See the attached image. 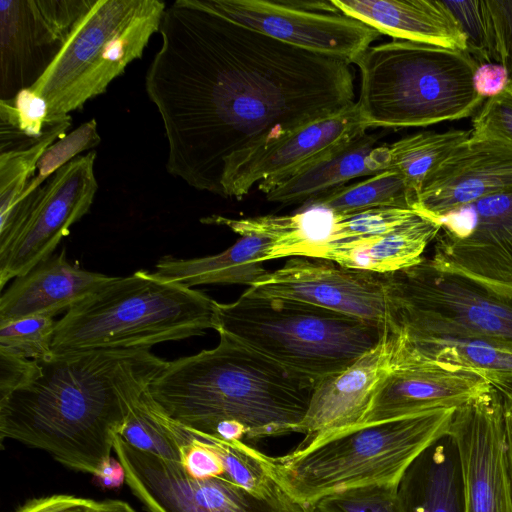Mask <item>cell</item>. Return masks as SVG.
Here are the masks:
<instances>
[{"label":"cell","mask_w":512,"mask_h":512,"mask_svg":"<svg viewBox=\"0 0 512 512\" xmlns=\"http://www.w3.org/2000/svg\"><path fill=\"white\" fill-rule=\"evenodd\" d=\"M217 302L205 293L138 270L108 283L57 321L54 355L101 349H149L216 327Z\"/></svg>","instance_id":"5b68a950"},{"label":"cell","mask_w":512,"mask_h":512,"mask_svg":"<svg viewBox=\"0 0 512 512\" xmlns=\"http://www.w3.org/2000/svg\"><path fill=\"white\" fill-rule=\"evenodd\" d=\"M512 190V145L470 136L425 179L414 210L435 221L484 197Z\"/></svg>","instance_id":"e0dca14e"},{"label":"cell","mask_w":512,"mask_h":512,"mask_svg":"<svg viewBox=\"0 0 512 512\" xmlns=\"http://www.w3.org/2000/svg\"><path fill=\"white\" fill-rule=\"evenodd\" d=\"M124 480L149 512H304L287 493L265 497L227 477L194 478L178 461L140 451L114 436Z\"/></svg>","instance_id":"30bf717a"},{"label":"cell","mask_w":512,"mask_h":512,"mask_svg":"<svg viewBox=\"0 0 512 512\" xmlns=\"http://www.w3.org/2000/svg\"><path fill=\"white\" fill-rule=\"evenodd\" d=\"M49 123V105L30 87L0 100V152L22 150L38 142Z\"/></svg>","instance_id":"4dcf8cb0"},{"label":"cell","mask_w":512,"mask_h":512,"mask_svg":"<svg viewBox=\"0 0 512 512\" xmlns=\"http://www.w3.org/2000/svg\"><path fill=\"white\" fill-rule=\"evenodd\" d=\"M378 135L364 133L343 149L285 176L258 183L269 202L305 204L353 178L373 176L390 169L389 146L375 147Z\"/></svg>","instance_id":"603a6c76"},{"label":"cell","mask_w":512,"mask_h":512,"mask_svg":"<svg viewBox=\"0 0 512 512\" xmlns=\"http://www.w3.org/2000/svg\"><path fill=\"white\" fill-rule=\"evenodd\" d=\"M458 465L461 512H512L503 398L492 387L455 411L447 436Z\"/></svg>","instance_id":"8fae6325"},{"label":"cell","mask_w":512,"mask_h":512,"mask_svg":"<svg viewBox=\"0 0 512 512\" xmlns=\"http://www.w3.org/2000/svg\"><path fill=\"white\" fill-rule=\"evenodd\" d=\"M490 382L504 396L512 400V378L495 379Z\"/></svg>","instance_id":"7dc6e473"},{"label":"cell","mask_w":512,"mask_h":512,"mask_svg":"<svg viewBox=\"0 0 512 512\" xmlns=\"http://www.w3.org/2000/svg\"><path fill=\"white\" fill-rule=\"evenodd\" d=\"M165 10L160 0H92L30 87L48 102L49 123L104 93L128 64L141 58Z\"/></svg>","instance_id":"ba28073f"},{"label":"cell","mask_w":512,"mask_h":512,"mask_svg":"<svg viewBox=\"0 0 512 512\" xmlns=\"http://www.w3.org/2000/svg\"><path fill=\"white\" fill-rule=\"evenodd\" d=\"M331 1L344 15L393 39L468 52L467 37L444 1Z\"/></svg>","instance_id":"44dd1931"},{"label":"cell","mask_w":512,"mask_h":512,"mask_svg":"<svg viewBox=\"0 0 512 512\" xmlns=\"http://www.w3.org/2000/svg\"><path fill=\"white\" fill-rule=\"evenodd\" d=\"M367 129L356 102L312 121L249 153L224 180L222 197L241 199L260 181L285 176L332 155Z\"/></svg>","instance_id":"2e32d148"},{"label":"cell","mask_w":512,"mask_h":512,"mask_svg":"<svg viewBox=\"0 0 512 512\" xmlns=\"http://www.w3.org/2000/svg\"><path fill=\"white\" fill-rule=\"evenodd\" d=\"M114 276L70 263L65 250L53 253L14 279L0 297V323L32 316L53 317L108 283Z\"/></svg>","instance_id":"ffe728a7"},{"label":"cell","mask_w":512,"mask_h":512,"mask_svg":"<svg viewBox=\"0 0 512 512\" xmlns=\"http://www.w3.org/2000/svg\"><path fill=\"white\" fill-rule=\"evenodd\" d=\"M470 136L471 129H450L421 131L403 137L389 146L390 169L398 172L418 197L428 175Z\"/></svg>","instance_id":"f546056e"},{"label":"cell","mask_w":512,"mask_h":512,"mask_svg":"<svg viewBox=\"0 0 512 512\" xmlns=\"http://www.w3.org/2000/svg\"><path fill=\"white\" fill-rule=\"evenodd\" d=\"M473 88L482 98L499 95L510 83L507 68L497 62L479 64L472 77Z\"/></svg>","instance_id":"ee69618b"},{"label":"cell","mask_w":512,"mask_h":512,"mask_svg":"<svg viewBox=\"0 0 512 512\" xmlns=\"http://www.w3.org/2000/svg\"><path fill=\"white\" fill-rule=\"evenodd\" d=\"M394 337L397 365L436 363L474 370L490 381L512 378V348L505 345L453 334Z\"/></svg>","instance_id":"484cf974"},{"label":"cell","mask_w":512,"mask_h":512,"mask_svg":"<svg viewBox=\"0 0 512 512\" xmlns=\"http://www.w3.org/2000/svg\"><path fill=\"white\" fill-rule=\"evenodd\" d=\"M456 409L359 424L301 442L285 455L269 456L272 474L303 508L351 488L400 485L412 464L447 438Z\"/></svg>","instance_id":"277c9868"},{"label":"cell","mask_w":512,"mask_h":512,"mask_svg":"<svg viewBox=\"0 0 512 512\" xmlns=\"http://www.w3.org/2000/svg\"><path fill=\"white\" fill-rule=\"evenodd\" d=\"M38 371V361L0 350V398L28 384Z\"/></svg>","instance_id":"b9f144b4"},{"label":"cell","mask_w":512,"mask_h":512,"mask_svg":"<svg viewBox=\"0 0 512 512\" xmlns=\"http://www.w3.org/2000/svg\"><path fill=\"white\" fill-rule=\"evenodd\" d=\"M354 63L361 75L356 104L367 128L459 120L485 101L473 88L479 64L468 52L393 39L370 46Z\"/></svg>","instance_id":"8992f818"},{"label":"cell","mask_w":512,"mask_h":512,"mask_svg":"<svg viewBox=\"0 0 512 512\" xmlns=\"http://www.w3.org/2000/svg\"><path fill=\"white\" fill-rule=\"evenodd\" d=\"M271 247L269 238L244 235L215 255L191 259L163 257L156 263L154 273L189 288L203 284L252 287L270 272L265 269L264 262Z\"/></svg>","instance_id":"d4e9b609"},{"label":"cell","mask_w":512,"mask_h":512,"mask_svg":"<svg viewBox=\"0 0 512 512\" xmlns=\"http://www.w3.org/2000/svg\"><path fill=\"white\" fill-rule=\"evenodd\" d=\"M416 202L417 196L403 177L389 169L358 183L337 186L311 198L304 206L349 214L375 208L414 210Z\"/></svg>","instance_id":"f1b7e54d"},{"label":"cell","mask_w":512,"mask_h":512,"mask_svg":"<svg viewBox=\"0 0 512 512\" xmlns=\"http://www.w3.org/2000/svg\"><path fill=\"white\" fill-rule=\"evenodd\" d=\"M34 0L0 1L1 99L31 87L61 48Z\"/></svg>","instance_id":"7402d4cb"},{"label":"cell","mask_w":512,"mask_h":512,"mask_svg":"<svg viewBox=\"0 0 512 512\" xmlns=\"http://www.w3.org/2000/svg\"><path fill=\"white\" fill-rule=\"evenodd\" d=\"M243 294L308 303L371 322L390 333L388 274L352 269L323 258L293 256Z\"/></svg>","instance_id":"7c38bea8"},{"label":"cell","mask_w":512,"mask_h":512,"mask_svg":"<svg viewBox=\"0 0 512 512\" xmlns=\"http://www.w3.org/2000/svg\"><path fill=\"white\" fill-rule=\"evenodd\" d=\"M57 321L49 316H32L0 323V350L31 360H46L53 354Z\"/></svg>","instance_id":"836d02e7"},{"label":"cell","mask_w":512,"mask_h":512,"mask_svg":"<svg viewBox=\"0 0 512 512\" xmlns=\"http://www.w3.org/2000/svg\"><path fill=\"white\" fill-rule=\"evenodd\" d=\"M145 76L168 143L167 171L200 191L251 152L354 104L350 64L282 43L206 8H166Z\"/></svg>","instance_id":"6da1fadb"},{"label":"cell","mask_w":512,"mask_h":512,"mask_svg":"<svg viewBox=\"0 0 512 512\" xmlns=\"http://www.w3.org/2000/svg\"><path fill=\"white\" fill-rule=\"evenodd\" d=\"M461 25L468 44V53L478 64L488 63L485 22L481 0L444 1Z\"/></svg>","instance_id":"ab89813d"},{"label":"cell","mask_w":512,"mask_h":512,"mask_svg":"<svg viewBox=\"0 0 512 512\" xmlns=\"http://www.w3.org/2000/svg\"><path fill=\"white\" fill-rule=\"evenodd\" d=\"M71 126V117L47 126L43 137L22 150L0 153V217L5 216L23 193L44 151Z\"/></svg>","instance_id":"1f68e13d"},{"label":"cell","mask_w":512,"mask_h":512,"mask_svg":"<svg viewBox=\"0 0 512 512\" xmlns=\"http://www.w3.org/2000/svg\"><path fill=\"white\" fill-rule=\"evenodd\" d=\"M97 154L79 155L36 189L30 211L11 242L0 250V289L51 256L70 228L86 215L98 184Z\"/></svg>","instance_id":"4fadbf2b"},{"label":"cell","mask_w":512,"mask_h":512,"mask_svg":"<svg viewBox=\"0 0 512 512\" xmlns=\"http://www.w3.org/2000/svg\"><path fill=\"white\" fill-rule=\"evenodd\" d=\"M500 392V391H499ZM501 393V392H500ZM503 398V415H504V428H505V437H506V446H507V458L509 471L512 481V400L504 396Z\"/></svg>","instance_id":"f6af8a7d"},{"label":"cell","mask_w":512,"mask_h":512,"mask_svg":"<svg viewBox=\"0 0 512 512\" xmlns=\"http://www.w3.org/2000/svg\"><path fill=\"white\" fill-rule=\"evenodd\" d=\"M37 361V360H36ZM167 361L149 349H101L39 360L37 375L0 398V438L101 477L114 436Z\"/></svg>","instance_id":"7a4b0ae2"},{"label":"cell","mask_w":512,"mask_h":512,"mask_svg":"<svg viewBox=\"0 0 512 512\" xmlns=\"http://www.w3.org/2000/svg\"><path fill=\"white\" fill-rule=\"evenodd\" d=\"M334 214L322 208H310L293 215H266L232 219L220 215L202 218L205 224L226 226L244 235L269 238L272 247L266 261L287 256L315 257L330 240Z\"/></svg>","instance_id":"4316f807"},{"label":"cell","mask_w":512,"mask_h":512,"mask_svg":"<svg viewBox=\"0 0 512 512\" xmlns=\"http://www.w3.org/2000/svg\"><path fill=\"white\" fill-rule=\"evenodd\" d=\"M488 62L504 65L512 82V0H481Z\"/></svg>","instance_id":"74e56055"},{"label":"cell","mask_w":512,"mask_h":512,"mask_svg":"<svg viewBox=\"0 0 512 512\" xmlns=\"http://www.w3.org/2000/svg\"><path fill=\"white\" fill-rule=\"evenodd\" d=\"M399 492L406 512H461L456 456L438 442L408 469Z\"/></svg>","instance_id":"83f0119b"},{"label":"cell","mask_w":512,"mask_h":512,"mask_svg":"<svg viewBox=\"0 0 512 512\" xmlns=\"http://www.w3.org/2000/svg\"><path fill=\"white\" fill-rule=\"evenodd\" d=\"M396 484H372L347 489L316 502L323 512H406Z\"/></svg>","instance_id":"d590c367"},{"label":"cell","mask_w":512,"mask_h":512,"mask_svg":"<svg viewBox=\"0 0 512 512\" xmlns=\"http://www.w3.org/2000/svg\"><path fill=\"white\" fill-rule=\"evenodd\" d=\"M435 263L512 287V190L457 207L440 216Z\"/></svg>","instance_id":"9a60e30c"},{"label":"cell","mask_w":512,"mask_h":512,"mask_svg":"<svg viewBox=\"0 0 512 512\" xmlns=\"http://www.w3.org/2000/svg\"><path fill=\"white\" fill-rule=\"evenodd\" d=\"M100 512H136L127 502L122 500H105Z\"/></svg>","instance_id":"bcb514c9"},{"label":"cell","mask_w":512,"mask_h":512,"mask_svg":"<svg viewBox=\"0 0 512 512\" xmlns=\"http://www.w3.org/2000/svg\"><path fill=\"white\" fill-rule=\"evenodd\" d=\"M492 387L483 374L436 363L397 365L376 391L360 424L458 408Z\"/></svg>","instance_id":"d6986e66"},{"label":"cell","mask_w":512,"mask_h":512,"mask_svg":"<svg viewBox=\"0 0 512 512\" xmlns=\"http://www.w3.org/2000/svg\"><path fill=\"white\" fill-rule=\"evenodd\" d=\"M218 345L168 361L148 392L171 419L204 434L231 423L246 443L297 433L315 381L219 333Z\"/></svg>","instance_id":"3957f363"},{"label":"cell","mask_w":512,"mask_h":512,"mask_svg":"<svg viewBox=\"0 0 512 512\" xmlns=\"http://www.w3.org/2000/svg\"><path fill=\"white\" fill-rule=\"evenodd\" d=\"M34 1L44 23L61 45L66 40L76 21L92 3V0Z\"/></svg>","instance_id":"60d3db41"},{"label":"cell","mask_w":512,"mask_h":512,"mask_svg":"<svg viewBox=\"0 0 512 512\" xmlns=\"http://www.w3.org/2000/svg\"><path fill=\"white\" fill-rule=\"evenodd\" d=\"M440 230L439 223L418 215L384 235L328 242L316 257L352 269L394 273L419 263L425 248L436 239Z\"/></svg>","instance_id":"cb8c5ba5"},{"label":"cell","mask_w":512,"mask_h":512,"mask_svg":"<svg viewBox=\"0 0 512 512\" xmlns=\"http://www.w3.org/2000/svg\"><path fill=\"white\" fill-rule=\"evenodd\" d=\"M118 435L140 451L172 461L181 460L179 445L160 420L148 389L133 405Z\"/></svg>","instance_id":"d6a6232c"},{"label":"cell","mask_w":512,"mask_h":512,"mask_svg":"<svg viewBox=\"0 0 512 512\" xmlns=\"http://www.w3.org/2000/svg\"><path fill=\"white\" fill-rule=\"evenodd\" d=\"M103 501L67 494L32 499L16 512H100Z\"/></svg>","instance_id":"7bdbcfd3"},{"label":"cell","mask_w":512,"mask_h":512,"mask_svg":"<svg viewBox=\"0 0 512 512\" xmlns=\"http://www.w3.org/2000/svg\"><path fill=\"white\" fill-rule=\"evenodd\" d=\"M391 333L353 364L318 380L297 433L308 442L359 425L386 376L397 366Z\"/></svg>","instance_id":"ac0fdd59"},{"label":"cell","mask_w":512,"mask_h":512,"mask_svg":"<svg viewBox=\"0 0 512 512\" xmlns=\"http://www.w3.org/2000/svg\"><path fill=\"white\" fill-rule=\"evenodd\" d=\"M418 215L414 210L402 208H375L349 214H334L329 242L384 235Z\"/></svg>","instance_id":"8d00e7d4"},{"label":"cell","mask_w":512,"mask_h":512,"mask_svg":"<svg viewBox=\"0 0 512 512\" xmlns=\"http://www.w3.org/2000/svg\"><path fill=\"white\" fill-rule=\"evenodd\" d=\"M471 136L512 145V82L497 96L486 99L472 121Z\"/></svg>","instance_id":"f35d334b"},{"label":"cell","mask_w":512,"mask_h":512,"mask_svg":"<svg viewBox=\"0 0 512 512\" xmlns=\"http://www.w3.org/2000/svg\"><path fill=\"white\" fill-rule=\"evenodd\" d=\"M246 28L299 49L354 63L382 34L343 13L311 12L285 0H200Z\"/></svg>","instance_id":"5bb4252c"},{"label":"cell","mask_w":512,"mask_h":512,"mask_svg":"<svg viewBox=\"0 0 512 512\" xmlns=\"http://www.w3.org/2000/svg\"><path fill=\"white\" fill-rule=\"evenodd\" d=\"M390 333L453 334L512 348V287L485 282L431 258L388 273Z\"/></svg>","instance_id":"9c48e42d"},{"label":"cell","mask_w":512,"mask_h":512,"mask_svg":"<svg viewBox=\"0 0 512 512\" xmlns=\"http://www.w3.org/2000/svg\"><path fill=\"white\" fill-rule=\"evenodd\" d=\"M215 330L315 382L344 370L389 333L308 303L244 294L217 302Z\"/></svg>","instance_id":"52a82bcc"},{"label":"cell","mask_w":512,"mask_h":512,"mask_svg":"<svg viewBox=\"0 0 512 512\" xmlns=\"http://www.w3.org/2000/svg\"><path fill=\"white\" fill-rule=\"evenodd\" d=\"M304 512H323L316 505H310L303 508Z\"/></svg>","instance_id":"c3c4849f"},{"label":"cell","mask_w":512,"mask_h":512,"mask_svg":"<svg viewBox=\"0 0 512 512\" xmlns=\"http://www.w3.org/2000/svg\"><path fill=\"white\" fill-rule=\"evenodd\" d=\"M100 141L97 122L95 119H91L51 144L37 162L38 173L27 183L15 205L42 186L45 180L79 156L78 154L96 147Z\"/></svg>","instance_id":"e575fe53"}]
</instances>
